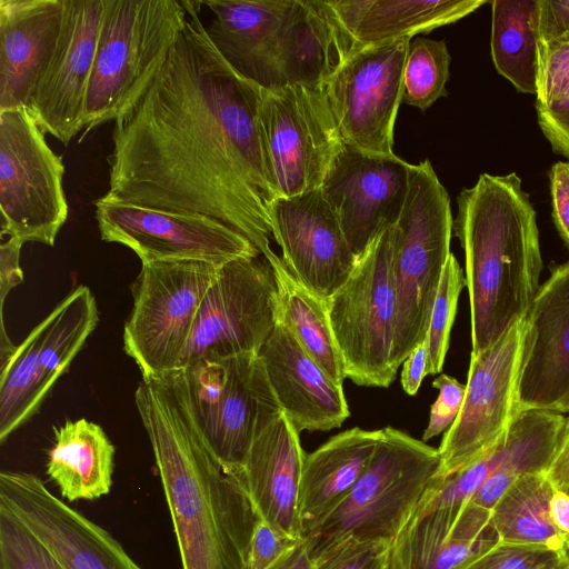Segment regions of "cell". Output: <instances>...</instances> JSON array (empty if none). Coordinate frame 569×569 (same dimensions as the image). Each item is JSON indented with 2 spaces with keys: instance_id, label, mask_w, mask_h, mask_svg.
Instances as JSON below:
<instances>
[{
  "instance_id": "1",
  "label": "cell",
  "mask_w": 569,
  "mask_h": 569,
  "mask_svg": "<svg viewBox=\"0 0 569 569\" xmlns=\"http://www.w3.org/2000/svg\"><path fill=\"white\" fill-rule=\"evenodd\" d=\"M144 91L116 120L103 198L201 214L273 250L272 200L260 140L262 88L240 76L210 41L200 0Z\"/></svg>"
},
{
  "instance_id": "2",
  "label": "cell",
  "mask_w": 569,
  "mask_h": 569,
  "mask_svg": "<svg viewBox=\"0 0 569 569\" xmlns=\"http://www.w3.org/2000/svg\"><path fill=\"white\" fill-rule=\"evenodd\" d=\"M134 402L153 451L182 569H246L260 518L250 499L166 386L141 380Z\"/></svg>"
},
{
  "instance_id": "3",
  "label": "cell",
  "mask_w": 569,
  "mask_h": 569,
  "mask_svg": "<svg viewBox=\"0 0 569 569\" xmlns=\"http://www.w3.org/2000/svg\"><path fill=\"white\" fill-rule=\"evenodd\" d=\"M457 203L453 234L465 253L471 353H478L523 319L540 288L537 213L516 172L480 174Z\"/></svg>"
},
{
  "instance_id": "4",
  "label": "cell",
  "mask_w": 569,
  "mask_h": 569,
  "mask_svg": "<svg viewBox=\"0 0 569 569\" xmlns=\"http://www.w3.org/2000/svg\"><path fill=\"white\" fill-rule=\"evenodd\" d=\"M204 30L228 64L262 89H321L341 60L325 0H201Z\"/></svg>"
},
{
  "instance_id": "5",
  "label": "cell",
  "mask_w": 569,
  "mask_h": 569,
  "mask_svg": "<svg viewBox=\"0 0 569 569\" xmlns=\"http://www.w3.org/2000/svg\"><path fill=\"white\" fill-rule=\"evenodd\" d=\"M156 380L230 476L242 469L258 430L281 412L258 355L201 359Z\"/></svg>"
},
{
  "instance_id": "6",
  "label": "cell",
  "mask_w": 569,
  "mask_h": 569,
  "mask_svg": "<svg viewBox=\"0 0 569 569\" xmlns=\"http://www.w3.org/2000/svg\"><path fill=\"white\" fill-rule=\"evenodd\" d=\"M186 0H106L89 80L83 137L144 91L183 27Z\"/></svg>"
},
{
  "instance_id": "7",
  "label": "cell",
  "mask_w": 569,
  "mask_h": 569,
  "mask_svg": "<svg viewBox=\"0 0 569 569\" xmlns=\"http://www.w3.org/2000/svg\"><path fill=\"white\" fill-rule=\"evenodd\" d=\"M343 502L307 538L311 557L348 538L391 542L432 486L438 449L392 427Z\"/></svg>"
},
{
  "instance_id": "8",
  "label": "cell",
  "mask_w": 569,
  "mask_h": 569,
  "mask_svg": "<svg viewBox=\"0 0 569 569\" xmlns=\"http://www.w3.org/2000/svg\"><path fill=\"white\" fill-rule=\"evenodd\" d=\"M453 218L449 194L426 159L411 166L410 183L396 223V369L428 333L441 274L450 256Z\"/></svg>"
},
{
  "instance_id": "9",
  "label": "cell",
  "mask_w": 569,
  "mask_h": 569,
  "mask_svg": "<svg viewBox=\"0 0 569 569\" xmlns=\"http://www.w3.org/2000/svg\"><path fill=\"white\" fill-rule=\"evenodd\" d=\"M396 224L357 258L347 281L327 300L330 326L346 377L358 386L389 387L397 375Z\"/></svg>"
},
{
  "instance_id": "10",
  "label": "cell",
  "mask_w": 569,
  "mask_h": 569,
  "mask_svg": "<svg viewBox=\"0 0 569 569\" xmlns=\"http://www.w3.org/2000/svg\"><path fill=\"white\" fill-rule=\"evenodd\" d=\"M220 267L201 261L142 263L132 283V309L123 327L124 352L142 380L179 367L201 301Z\"/></svg>"
},
{
  "instance_id": "11",
  "label": "cell",
  "mask_w": 569,
  "mask_h": 569,
  "mask_svg": "<svg viewBox=\"0 0 569 569\" xmlns=\"http://www.w3.org/2000/svg\"><path fill=\"white\" fill-rule=\"evenodd\" d=\"M258 122L272 199L321 188L345 144L322 88L262 89Z\"/></svg>"
},
{
  "instance_id": "12",
  "label": "cell",
  "mask_w": 569,
  "mask_h": 569,
  "mask_svg": "<svg viewBox=\"0 0 569 569\" xmlns=\"http://www.w3.org/2000/svg\"><path fill=\"white\" fill-rule=\"evenodd\" d=\"M64 164L26 108L0 111L1 234L54 246L68 217Z\"/></svg>"
},
{
  "instance_id": "13",
  "label": "cell",
  "mask_w": 569,
  "mask_h": 569,
  "mask_svg": "<svg viewBox=\"0 0 569 569\" xmlns=\"http://www.w3.org/2000/svg\"><path fill=\"white\" fill-rule=\"evenodd\" d=\"M98 322L91 289L78 286L1 362V442L39 411Z\"/></svg>"
},
{
  "instance_id": "14",
  "label": "cell",
  "mask_w": 569,
  "mask_h": 569,
  "mask_svg": "<svg viewBox=\"0 0 569 569\" xmlns=\"http://www.w3.org/2000/svg\"><path fill=\"white\" fill-rule=\"evenodd\" d=\"M277 321L269 262L260 256L230 261L219 268L201 301L178 368L201 359L259 355Z\"/></svg>"
},
{
  "instance_id": "15",
  "label": "cell",
  "mask_w": 569,
  "mask_h": 569,
  "mask_svg": "<svg viewBox=\"0 0 569 569\" xmlns=\"http://www.w3.org/2000/svg\"><path fill=\"white\" fill-rule=\"evenodd\" d=\"M523 319L488 349L470 353L461 410L438 448L443 479L478 460L507 435L521 411L519 373Z\"/></svg>"
},
{
  "instance_id": "16",
  "label": "cell",
  "mask_w": 569,
  "mask_h": 569,
  "mask_svg": "<svg viewBox=\"0 0 569 569\" xmlns=\"http://www.w3.org/2000/svg\"><path fill=\"white\" fill-rule=\"evenodd\" d=\"M94 208L101 239L128 247L141 264L201 261L221 267L239 258L261 256L243 234L206 216L162 211L103 197Z\"/></svg>"
},
{
  "instance_id": "17",
  "label": "cell",
  "mask_w": 569,
  "mask_h": 569,
  "mask_svg": "<svg viewBox=\"0 0 569 569\" xmlns=\"http://www.w3.org/2000/svg\"><path fill=\"white\" fill-rule=\"evenodd\" d=\"M411 39L355 51L325 81L322 90L345 142L367 152L395 153V123Z\"/></svg>"
},
{
  "instance_id": "18",
  "label": "cell",
  "mask_w": 569,
  "mask_h": 569,
  "mask_svg": "<svg viewBox=\"0 0 569 569\" xmlns=\"http://www.w3.org/2000/svg\"><path fill=\"white\" fill-rule=\"evenodd\" d=\"M104 8L106 0H63L58 39L26 106L41 131L66 146L83 130L87 91Z\"/></svg>"
},
{
  "instance_id": "19",
  "label": "cell",
  "mask_w": 569,
  "mask_h": 569,
  "mask_svg": "<svg viewBox=\"0 0 569 569\" xmlns=\"http://www.w3.org/2000/svg\"><path fill=\"white\" fill-rule=\"evenodd\" d=\"M411 166L395 153L367 152L345 142L320 189L356 258L397 223L409 191Z\"/></svg>"
},
{
  "instance_id": "20",
  "label": "cell",
  "mask_w": 569,
  "mask_h": 569,
  "mask_svg": "<svg viewBox=\"0 0 569 569\" xmlns=\"http://www.w3.org/2000/svg\"><path fill=\"white\" fill-rule=\"evenodd\" d=\"M0 508L20 520L66 569H143L107 530L32 473H0Z\"/></svg>"
},
{
  "instance_id": "21",
  "label": "cell",
  "mask_w": 569,
  "mask_h": 569,
  "mask_svg": "<svg viewBox=\"0 0 569 569\" xmlns=\"http://www.w3.org/2000/svg\"><path fill=\"white\" fill-rule=\"evenodd\" d=\"M267 211L284 266L303 287L328 300L347 281L357 258L321 189L277 197Z\"/></svg>"
},
{
  "instance_id": "22",
  "label": "cell",
  "mask_w": 569,
  "mask_h": 569,
  "mask_svg": "<svg viewBox=\"0 0 569 569\" xmlns=\"http://www.w3.org/2000/svg\"><path fill=\"white\" fill-rule=\"evenodd\" d=\"M523 317L520 410L569 412V261L553 263Z\"/></svg>"
},
{
  "instance_id": "23",
  "label": "cell",
  "mask_w": 569,
  "mask_h": 569,
  "mask_svg": "<svg viewBox=\"0 0 569 569\" xmlns=\"http://www.w3.org/2000/svg\"><path fill=\"white\" fill-rule=\"evenodd\" d=\"M498 541L490 509L432 508L412 513L391 540L386 569H462Z\"/></svg>"
},
{
  "instance_id": "24",
  "label": "cell",
  "mask_w": 569,
  "mask_h": 569,
  "mask_svg": "<svg viewBox=\"0 0 569 569\" xmlns=\"http://www.w3.org/2000/svg\"><path fill=\"white\" fill-rule=\"evenodd\" d=\"M258 356L281 411L299 433L339 428L350 416L342 387L279 320Z\"/></svg>"
},
{
  "instance_id": "25",
  "label": "cell",
  "mask_w": 569,
  "mask_h": 569,
  "mask_svg": "<svg viewBox=\"0 0 569 569\" xmlns=\"http://www.w3.org/2000/svg\"><path fill=\"white\" fill-rule=\"evenodd\" d=\"M305 458L299 432L281 411L258 430L242 469L231 476L261 519L296 539L303 538L298 505Z\"/></svg>"
},
{
  "instance_id": "26",
  "label": "cell",
  "mask_w": 569,
  "mask_h": 569,
  "mask_svg": "<svg viewBox=\"0 0 569 569\" xmlns=\"http://www.w3.org/2000/svg\"><path fill=\"white\" fill-rule=\"evenodd\" d=\"M331 13L341 60L363 48L413 38L456 22L486 0H325ZM340 63V62H339Z\"/></svg>"
},
{
  "instance_id": "27",
  "label": "cell",
  "mask_w": 569,
  "mask_h": 569,
  "mask_svg": "<svg viewBox=\"0 0 569 569\" xmlns=\"http://www.w3.org/2000/svg\"><path fill=\"white\" fill-rule=\"evenodd\" d=\"M62 18L63 0H0V111L26 108Z\"/></svg>"
},
{
  "instance_id": "28",
  "label": "cell",
  "mask_w": 569,
  "mask_h": 569,
  "mask_svg": "<svg viewBox=\"0 0 569 569\" xmlns=\"http://www.w3.org/2000/svg\"><path fill=\"white\" fill-rule=\"evenodd\" d=\"M381 435V429L355 427L306 455L298 505L303 538L349 496L372 458Z\"/></svg>"
},
{
  "instance_id": "29",
  "label": "cell",
  "mask_w": 569,
  "mask_h": 569,
  "mask_svg": "<svg viewBox=\"0 0 569 569\" xmlns=\"http://www.w3.org/2000/svg\"><path fill=\"white\" fill-rule=\"evenodd\" d=\"M47 475L70 501L93 500L110 492L114 446L103 429L84 418L54 427Z\"/></svg>"
},
{
  "instance_id": "30",
  "label": "cell",
  "mask_w": 569,
  "mask_h": 569,
  "mask_svg": "<svg viewBox=\"0 0 569 569\" xmlns=\"http://www.w3.org/2000/svg\"><path fill=\"white\" fill-rule=\"evenodd\" d=\"M263 258L271 266L276 281L278 320L331 380L342 387L347 377L330 326L327 300L303 287L274 251Z\"/></svg>"
},
{
  "instance_id": "31",
  "label": "cell",
  "mask_w": 569,
  "mask_h": 569,
  "mask_svg": "<svg viewBox=\"0 0 569 569\" xmlns=\"http://www.w3.org/2000/svg\"><path fill=\"white\" fill-rule=\"evenodd\" d=\"M490 4L495 68L518 91L536 96L540 0H493Z\"/></svg>"
},
{
  "instance_id": "32",
  "label": "cell",
  "mask_w": 569,
  "mask_h": 569,
  "mask_svg": "<svg viewBox=\"0 0 569 569\" xmlns=\"http://www.w3.org/2000/svg\"><path fill=\"white\" fill-rule=\"evenodd\" d=\"M553 491L543 472L516 479L491 508V522L499 540L543 546L565 553L567 538L550 515Z\"/></svg>"
},
{
  "instance_id": "33",
  "label": "cell",
  "mask_w": 569,
  "mask_h": 569,
  "mask_svg": "<svg viewBox=\"0 0 569 569\" xmlns=\"http://www.w3.org/2000/svg\"><path fill=\"white\" fill-rule=\"evenodd\" d=\"M536 110L555 153L569 159V33L538 44Z\"/></svg>"
},
{
  "instance_id": "34",
  "label": "cell",
  "mask_w": 569,
  "mask_h": 569,
  "mask_svg": "<svg viewBox=\"0 0 569 569\" xmlns=\"http://www.w3.org/2000/svg\"><path fill=\"white\" fill-rule=\"evenodd\" d=\"M450 61L445 40L412 38L403 68L401 102L425 111L446 97Z\"/></svg>"
},
{
  "instance_id": "35",
  "label": "cell",
  "mask_w": 569,
  "mask_h": 569,
  "mask_svg": "<svg viewBox=\"0 0 569 569\" xmlns=\"http://www.w3.org/2000/svg\"><path fill=\"white\" fill-rule=\"evenodd\" d=\"M465 286L463 271L456 257L450 253L441 274L426 337L428 346L427 375H436L442 370L459 296Z\"/></svg>"
},
{
  "instance_id": "36",
  "label": "cell",
  "mask_w": 569,
  "mask_h": 569,
  "mask_svg": "<svg viewBox=\"0 0 569 569\" xmlns=\"http://www.w3.org/2000/svg\"><path fill=\"white\" fill-rule=\"evenodd\" d=\"M0 569H66L14 516L0 508Z\"/></svg>"
},
{
  "instance_id": "37",
  "label": "cell",
  "mask_w": 569,
  "mask_h": 569,
  "mask_svg": "<svg viewBox=\"0 0 569 569\" xmlns=\"http://www.w3.org/2000/svg\"><path fill=\"white\" fill-rule=\"evenodd\" d=\"M389 542L348 538L312 558L311 569H386Z\"/></svg>"
},
{
  "instance_id": "38",
  "label": "cell",
  "mask_w": 569,
  "mask_h": 569,
  "mask_svg": "<svg viewBox=\"0 0 569 569\" xmlns=\"http://www.w3.org/2000/svg\"><path fill=\"white\" fill-rule=\"evenodd\" d=\"M561 555L543 546L499 540L462 569H537Z\"/></svg>"
},
{
  "instance_id": "39",
  "label": "cell",
  "mask_w": 569,
  "mask_h": 569,
  "mask_svg": "<svg viewBox=\"0 0 569 569\" xmlns=\"http://www.w3.org/2000/svg\"><path fill=\"white\" fill-rule=\"evenodd\" d=\"M432 387L439 390V395L430 408L428 426L422 436L423 442L446 432L452 426L461 410L466 393V385L445 373L433 380Z\"/></svg>"
},
{
  "instance_id": "40",
  "label": "cell",
  "mask_w": 569,
  "mask_h": 569,
  "mask_svg": "<svg viewBox=\"0 0 569 569\" xmlns=\"http://www.w3.org/2000/svg\"><path fill=\"white\" fill-rule=\"evenodd\" d=\"M300 540L259 518L251 538L246 569L270 568Z\"/></svg>"
},
{
  "instance_id": "41",
  "label": "cell",
  "mask_w": 569,
  "mask_h": 569,
  "mask_svg": "<svg viewBox=\"0 0 569 569\" xmlns=\"http://www.w3.org/2000/svg\"><path fill=\"white\" fill-rule=\"evenodd\" d=\"M549 181L553 223L569 247V161L556 162L549 171Z\"/></svg>"
},
{
  "instance_id": "42",
  "label": "cell",
  "mask_w": 569,
  "mask_h": 569,
  "mask_svg": "<svg viewBox=\"0 0 569 569\" xmlns=\"http://www.w3.org/2000/svg\"><path fill=\"white\" fill-rule=\"evenodd\" d=\"M23 243L9 238L0 246V308H1V331L0 340H9L4 329L3 308L7 295L12 288L20 284L23 280L22 269L20 267V251Z\"/></svg>"
},
{
  "instance_id": "43",
  "label": "cell",
  "mask_w": 569,
  "mask_h": 569,
  "mask_svg": "<svg viewBox=\"0 0 569 569\" xmlns=\"http://www.w3.org/2000/svg\"><path fill=\"white\" fill-rule=\"evenodd\" d=\"M539 33L543 41L569 33V0H540Z\"/></svg>"
},
{
  "instance_id": "44",
  "label": "cell",
  "mask_w": 569,
  "mask_h": 569,
  "mask_svg": "<svg viewBox=\"0 0 569 569\" xmlns=\"http://www.w3.org/2000/svg\"><path fill=\"white\" fill-rule=\"evenodd\" d=\"M545 476L556 490L569 495V415L565 419L555 455Z\"/></svg>"
},
{
  "instance_id": "45",
  "label": "cell",
  "mask_w": 569,
  "mask_h": 569,
  "mask_svg": "<svg viewBox=\"0 0 569 569\" xmlns=\"http://www.w3.org/2000/svg\"><path fill=\"white\" fill-rule=\"evenodd\" d=\"M428 346L426 339L419 343L402 363L401 386L405 392L415 396L427 376Z\"/></svg>"
},
{
  "instance_id": "46",
  "label": "cell",
  "mask_w": 569,
  "mask_h": 569,
  "mask_svg": "<svg viewBox=\"0 0 569 569\" xmlns=\"http://www.w3.org/2000/svg\"><path fill=\"white\" fill-rule=\"evenodd\" d=\"M311 546L307 538H302L292 549L286 552L268 569H311Z\"/></svg>"
},
{
  "instance_id": "47",
  "label": "cell",
  "mask_w": 569,
  "mask_h": 569,
  "mask_svg": "<svg viewBox=\"0 0 569 569\" xmlns=\"http://www.w3.org/2000/svg\"><path fill=\"white\" fill-rule=\"evenodd\" d=\"M550 515L556 528L569 538V495L556 490L550 500Z\"/></svg>"
},
{
  "instance_id": "48",
  "label": "cell",
  "mask_w": 569,
  "mask_h": 569,
  "mask_svg": "<svg viewBox=\"0 0 569 569\" xmlns=\"http://www.w3.org/2000/svg\"><path fill=\"white\" fill-rule=\"evenodd\" d=\"M537 569H568V558L566 557V555H561L541 565Z\"/></svg>"
},
{
  "instance_id": "49",
  "label": "cell",
  "mask_w": 569,
  "mask_h": 569,
  "mask_svg": "<svg viewBox=\"0 0 569 569\" xmlns=\"http://www.w3.org/2000/svg\"><path fill=\"white\" fill-rule=\"evenodd\" d=\"M565 555L567 558H569V538L567 539L566 548H565Z\"/></svg>"
},
{
  "instance_id": "50",
  "label": "cell",
  "mask_w": 569,
  "mask_h": 569,
  "mask_svg": "<svg viewBox=\"0 0 569 569\" xmlns=\"http://www.w3.org/2000/svg\"><path fill=\"white\" fill-rule=\"evenodd\" d=\"M568 569H569V558H568Z\"/></svg>"
}]
</instances>
